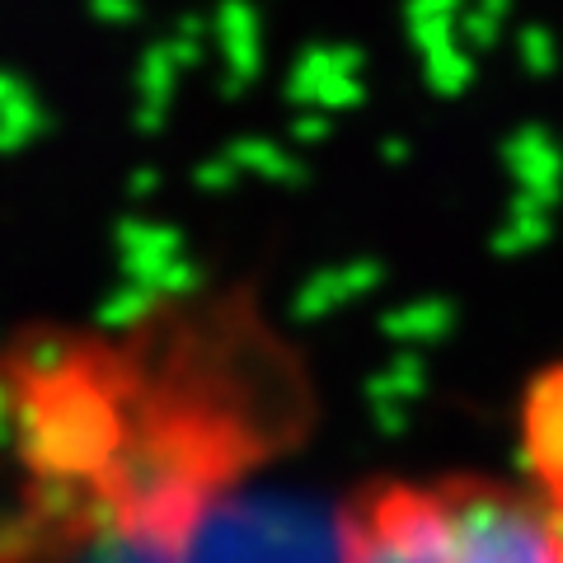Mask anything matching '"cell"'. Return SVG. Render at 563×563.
Returning <instances> with one entry per match:
<instances>
[{
    "label": "cell",
    "instance_id": "obj_2",
    "mask_svg": "<svg viewBox=\"0 0 563 563\" xmlns=\"http://www.w3.org/2000/svg\"><path fill=\"white\" fill-rule=\"evenodd\" d=\"M517 451L521 484L540 498L563 554V362L544 366L526 385L517 413Z\"/></svg>",
    "mask_w": 563,
    "mask_h": 563
},
{
    "label": "cell",
    "instance_id": "obj_1",
    "mask_svg": "<svg viewBox=\"0 0 563 563\" xmlns=\"http://www.w3.org/2000/svg\"><path fill=\"white\" fill-rule=\"evenodd\" d=\"M333 563H563L521 474L437 470L362 484L333 521Z\"/></svg>",
    "mask_w": 563,
    "mask_h": 563
}]
</instances>
